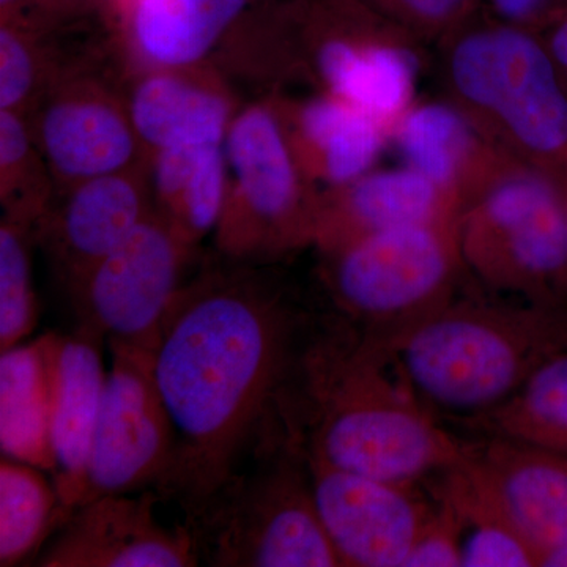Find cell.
Wrapping results in <instances>:
<instances>
[{"mask_svg":"<svg viewBox=\"0 0 567 567\" xmlns=\"http://www.w3.org/2000/svg\"><path fill=\"white\" fill-rule=\"evenodd\" d=\"M312 324L257 265L223 256L175 295L153 349L175 434L155 491L185 522L286 432Z\"/></svg>","mask_w":567,"mask_h":567,"instance_id":"obj_1","label":"cell"},{"mask_svg":"<svg viewBox=\"0 0 567 567\" xmlns=\"http://www.w3.org/2000/svg\"><path fill=\"white\" fill-rule=\"evenodd\" d=\"M289 427L309 456L393 483H421L470 453L406 385L390 349L334 315L312 324Z\"/></svg>","mask_w":567,"mask_h":567,"instance_id":"obj_2","label":"cell"},{"mask_svg":"<svg viewBox=\"0 0 567 567\" xmlns=\"http://www.w3.org/2000/svg\"><path fill=\"white\" fill-rule=\"evenodd\" d=\"M567 350V305L451 301L391 350L432 413L462 423L507 401L539 365Z\"/></svg>","mask_w":567,"mask_h":567,"instance_id":"obj_3","label":"cell"},{"mask_svg":"<svg viewBox=\"0 0 567 567\" xmlns=\"http://www.w3.org/2000/svg\"><path fill=\"white\" fill-rule=\"evenodd\" d=\"M203 509L183 522L200 565L342 567L317 507L311 472L293 432L251 457Z\"/></svg>","mask_w":567,"mask_h":567,"instance_id":"obj_4","label":"cell"},{"mask_svg":"<svg viewBox=\"0 0 567 567\" xmlns=\"http://www.w3.org/2000/svg\"><path fill=\"white\" fill-rule=\"evenodd\" d=\"M458 221L379 230L324 252L334 316L391 352L413 328L454 300V279L464 259Z\"/></svg>","mask_w":567,"mask_h":567,"instance_id":"obj_5","label":"cell"},{"mask_svg":"<svg viewBox=\"0 0 567 567\" xmlns=\"http://www.w3.org/2000/svg\"><path fill=\"white\" fill-rule=\"evenodd\" d=\"M224 148L229 189L215 230L219 256L259 265L316 244L320 196L306 183L275 104L237 112Z\"/></svg>","mask_w":567,"mask_h":567,"instance_id":"obj_6","label":"cell"},{"mask_svg":"<svg viewBox=\"0 0 567 567\" xmlns=\"http://www.w3.org/2000/svg\"><path fill=\"white\" fill-rule=\"evenodd\" d=\"M462 257L496 289L567 305V183L533 166L494 183L458 221Z\"/></svg>","mask_w":567,"mask_h":567,"instance_id":"obj_7","label":"cell"},{"mask_svg":"<svg viewBox=\"0 0 567 567\" xmlns=\"http://www.w3.org/2000/svg\"><path fill=\"white\" fill-rule=\"evenodd\" d=\"M451 78L465 102L503 123L539 169L567 183V87L546 41L513 25L458 41Z\"/></svg>","mask_w":567,"mask_h":567,"instance_id":"obj_8","label":"cell"},{"mask_svg":"<svg viewBox=\"0 0 567 567\" xmlns=\"http://www.w3.org/2000/svg\"><path fill=\"white\" fill-rule=\"evenodd\" d=\"M194 246L153 212L69 293L78 327L107 344L152 352L164 316L183 287Z\"/></svg>","mask_w":567,"mask_h":567,"instance_id":"obj_9","label":"cell"},{"mask_svg":"<svg viewBox=\"0 0 567 567\" xmlns=\"http://www.w3.org/2000/svg\"><path fill=\"white\" fill-rule=\"evenodd\" d=\"M25 117L55 192L147 163L125 85L104 73L102 62L62 74Z\"/></svg>","mask_w":567,"mask_h":567,"instance_id":"obj_10","label":"cell"},{"mask_svg":"<svg viewBox=\"0 0 567 567\" xmlns=\"http://www.w3.org/2000/svg\"><path fill=\"white\" fill-rule=\"evenodd\" d=\"M82 503L155 488L174 454V425L153 372V353L110 344ZM81 503V505H82Z\"/></svg>","mask_w":567,"mask_h":567,"instance_id":"obj_11","label":"cell"},{"mask_svg":"<svg viewBox=\"0 0 567 567\" xmlns=\"http://www.w3.org/2000/svg\"><path fill=\"white\" fill-rule=\"evenodd\" d=\"M306 461L320 517L342 567H405L434 509L416 484L346 472L309 454Z\"/></svg>","mask_w":567,"mask_h":567,"instance_id":"obj_12","label":"cell"},{"mask_svg":"<svg viewBox=\"0 0 567 567\" xmlns=\"http://www.w3.org/2000/svg\"><path fill=\"white\" fill-rule=\"evenodd\" d=\"M162 496L106 494L71 511L41 548L39 567H194L199 566L192 529L166 527L156 516Z\"/></svg>","mask_w":567,"mask_h":567,"instance_id":"obj_13","label":"cell"},{"mask_svg":"<svg viewBox=\"0 0 567 567\" xmlns=\"http://www.w3.org/2000/svg\"><path fill=\"white\" fill-rule=\"evenodd\" d=\"M155 212L147 163L55 192L37 224V246L66 295L93 265Z\"/></svg>","mask_w":567,"mask_h":567,"instance_id":"obj_14","label":"cell"},{"mask_svg":"<svg viewBox=\"0 0 567 567\" xmlns=\"http://www.w3.org/2000/svg\"><path fill=\"white\" fill-rule=\"evenodd\" d=\"M126 106L142 147L224 144L237 112L218 74L194 69H140L126 81Z\"/></svg>","mask_w":567,"mask_h":567,"instance_id":"obj_15","label":"cell"},{"mask_svg":"<svg viewBox=\"0 0 567 567\" xmlns=\"http://www.w3.org/2000/svg\"><path fill=\"white\" fill-rule=\"evenodd\" d=\"M103 341L81 327L73 334H55L54 339L51 475L70 514L84 498L92 436L103 401L107 375Z\"/></svg>","mask_w":567,"mask_h":567,"instance_id":"obj_16","label":"cell"},{"mask_svg":"<svg viewBox=\"0 0 567 567\" xmlns=\"http://www.w3.org/2000/svg\"><path fill=\"white\" fill-rule=\"evenodd\" d=\"M470 454L543 561L567 547V454L496 436L470 443Z\"/></svg>","mask_w":567,"mask_h":567,"instance_id":"obj_17","label":"cell"},{"mask_svg":"<svg viewBox=\"0 0 567 567\" xmlns=\"http://www.w3.org/2000/svg\"><path fill=\"white\" fill-rule=\"evenodd\" d=\"M456 219L450 193L412 167L364 174L319 197L316 244L334 251L394 227Z\"/></svg>","mask_w":567,"mask_h":567,"instance_id":"obj_18","label":"cell"},{"mask_svg":"<svg viewBox=\"0 0 567 567\" xmlns=\"http://www.w3.org/2000/svg\"><path fill=\"white\" fill-rule=\"evenodd\" d=\"M249 0H123V35L141 69L205 65Z\"/></svg>","mask_w":567,"mask_h":567,"instance_id":"obj_19","label":"cell"},{"mask_svg":"<svg viewBox=\"0 0 567 567\" xmlns=\"http://www.w3.org/2000/svg\"><path fill=\"white\" fill-rule=\"evenodd\" d=\"M278 114L301 169L333 188L368 174L382 148L383 123L331 93Z\"/></svg>","mask_w":567,"mask_h":567,"instance_id":"obj_20","label":"cell"},{"mask_svg":"<svg viewBox=\"0 0 567 567\" xmlns=\"http://www.w3.org/2000/svg\"><path fill=\"white\" fill-rule=\"evenodd\" d=\"M323 3L331 18L327 0ZM315 51L316 69L331 95L382 123L404 114L415 81V66L404 50L336 29L322 35Z\"/></svg>","mask_w":567,"mask_h":567,"instance_id":"obj_21","label":"cell"},{"mask_svg":"<svg viewBox=\"0 0 567 567\" xmlns=\"http://www.w3.org/2000/svg\"><path fill=\"white\" fill-rule=\"evenodd\" d=\"M54 339L44 334L0 358V446L3 457L52 472Z\"/></svg>","mask_w":567,"mask_h":567,"instance_id":"obj_22","label":"cell"},{"mask_svg":"<svg viewBox=\"0 0 567 567\" xmlns=\"http://www.w3.org/2000/svg\"><path fill=\"white\" fill-rule=\"evenodd\" d=\"M147 169L155 210L196 248L215 233L226 204L229 166L224 144L155 152Z\"/></svg>","mask_w":567,"mask_h":567,"instance_id":"obj_23","label":"cell"},{"mask_svg":"<svg viewBox=\"0 0 567 567\" xmlns=\"http://www.w3.org/2000/svg\"><path fill=\"white\" fill-rule=\"evenodd\" d=\"M436 487L454 499L464 518L462 567L543 565V555L522 535L472 454L462 464L440 473Z\"/></svg>","mask_w":567,"mask_h":567,"instance_id":"obj_24","label":"cell"},{"mask_svg":"<svg viewBox=\"0 0 567 567\" xmlns=\"http://www.w3.org/2000/svg\"><path fill=\"white\" fill-rule=\"evenodd\" d=\"M465 424L484 436L567 454V350L539 365L503 404Z\"/></svg>","mask_w":567,"mask_h":567,"instance_id":"obj_25","label":"cell"},{"mask_svg":"<svg viewBox=\"0 0 567 567\" xmlns=\"http://www.w3.org/2000/svg\"><path fill=\"white\" fill-rule=\"evenodd\" d=\"M54 481L39 466L0 462V566L33 561L41 547L69 518Z\"/></svg>","mask_w":567,"mask_h":567,"instance_id":"obj_26","label":"cell"},{"mask_svg":"<svg viewBox=\"0 0 567 567\" xmlns=\"http://www.w3.org/2000/svg\"><path fill=\"white\" fill-rule=\"evenodd\" d=\"M71 70L55 33L20 20H0V111L28 115Z\"/></svg>","mask_w":567,"mask_h":567,"instance_id":"obj_27","label":"cell"},{"mask_svg":"<svg viewBox=\"0 0 567 567\" xmlns=\"http://www.w3.org/2000/svg\"><path fill=\"white\" fill-rule=\"evenodd\" d=\"M401 117L398 142L409 167L451 193L472 147V133L461 112L432 103Z\"/></svg>","mask_w":567,"mask_h":567,"instance_id":"obj_28","label":"cell"},{"mask_svg":"<svg viewBox=\"0 0 567 567\" xmlns=\"http://www.w3.org/2000/svg\"><path fill=\"white\" fill-rule=\"evenodd\" d=\"M55 194L54 181L28 117L0 111V204L2 216L39 224Z\"/></svg>","mask_w":567,"mask_h":567,"instance_id":"obj_29","label":"cell"},{"mask_svg":"<svg viewBox=\"0 0 567 567\" xmlns=\"http://www.w3.org/2000/svg\"><path fill=\"white\" fill-rule=\"evenodd\" d=\"M35 226L2 216L0 223V350L20 344L37 324L39 305L32 278Z\"/></svg>","mask_w":567,"mask_h":567,"instance_id":"obj_30","label":"cell"},{"mask_svg":"<svg viewBox=\"0 0 567 567\" xmlns=\"http://www.w3.org/2000/svg\"><path fill=\"white\" fill-rule=\"evenodd\" d=\"M434 509L425 520L405 567H462L464 518L454 499L435 488Z\"/></svg>","mask_w":567,"mask_h":567,"instance_id":"obj_31","label":"cell"},{"mask_svg":"<svg viewBox=\"0 0 567 567\" xmlns=\"http://www.w3.org/2000/svg\"><path fill=\"white\" fill-rule=\"evenodd\" d=\"M405 20L439 28L461 20L472 7L473 0H375Z\"/></svg>","mask_w":567,"mask_h":567,"instance_id":"obj_32","label":"cell"},{"mask_svg":"<svg viewBox=\"0 0 567 567\" xmlns=\"http://www.w3.org/2000/svg\"><path fill=\"white\" fill-rule=\"evenodd\" d=\"M96 0H24L20 14L6 20H21L41 28H63L87 13Z\"/></svg>","mask_w":567,"mask_h":567,"instance_id":"obj_33","label":"cell"},{"mask_svg":"<svg viewBox=\"0 0 567 567\" xmlns=\"http://www.w3.org/2000/svg\"><path fill=\"white\" fill-rule=\"evenodd\" d=\"M491 3L503 20L516 24L537 20L550 22L567 10V0H491Z\"/></svg>","mask_w":567,"mask_h":567,"instance_id":"obj_34","label":"cell"},{"mask_svg":"<svg viewBox=\"0 0 567 567\" xmlns=\"http://www.w3.org/2000/svg\"><path fill=\"white\" fill-rule=\"evenodd\" d=\"M546 47L567 87V10L550 21Z\"/></svg>","mask_w":567,"mask_h":567,"instance_id":"obj_35","label":"cell"},{"mask_svg":"<svg viewBox=\"0 0 567 567\" xmlns=\"http://www.w3.org/2000/svg\"><path fill=\"white\" fill-rule=\"evenodd\" d=\"M543 567H567V547L547 554Z\"/></svg>","mask_w":567,"mask_h":567,"instance_id":"obj_36","label":"cell"},{"mask_svg":"<svg viewBox=\"0 0 567 567\" xmlns=\"http://www.w3.org/2000/svg\"><path fill=\"white\" fill-rule=\"evenodd\" d=\"M123 2V0H121V3Z\"/></svg>","mask_w":567,"mask_h":567,"instance_id":"obj_37","label":"cell"}]
</instances>
